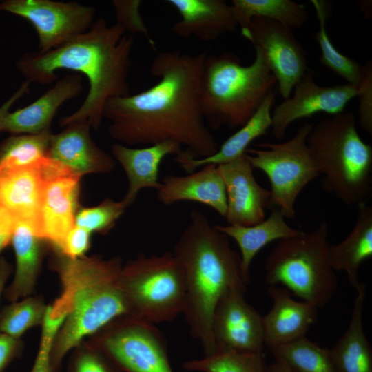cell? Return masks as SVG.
I'll list each match as a JSON object with an SVG mask.
<instances>
[{"instance_id": "cell-15", "label": "cell", "mask_w": 372, "mask_h": 372, "mask_svg": "<svg viewBox=\"0 0 372 372\" xmlns=\"http://www.w3.org/2000/svg\"><path fill=\"white\" fill-rule=\"evenodd\" d=\"M293 94L277 105L272 113L273 136L282 139L293 122L318 113L331 116L344 111L346 105L356 96L357 87L349 83L320 85L313 74L307 72L293 88Z\"/></svg>"}, {"instance_id": "cell-5", "label": "cell", "mask_w": 372, "mask_h": 372, "mask_svg": "<svg viewBox=\"0 0 372 372\" xmlns=\"http://www.w3.org/2000/svg\"><path fill=\"white\" fill-rule=\"evenodd\" d=\"M243 65L232 52L206 54L200 87V104L207 126L239 129L253 116L277 81L260 50Z\"/></svg>"}, {"instance_id": "cell-33", "label": "cell", "mask_w": 372, "mask_h": 372, "mask_svg": "<svg viewBox=\"0 0 372 372\" xmlns=\"http://www.w3.org/2000/svg\"><path fill=\"white\" fill-rule=\"evenodd\" d=\"M309 2L315 8L319 21V29L314 37L321 52L319 61L346 80L347 83L357 86L361 77L362 66L354 59L338 51L330 40L326 29L328 14L326 2L321 0H311Z\"/></svg>"}, {"instance_id": "cell-18", "label": "cell", "mask_w": 372, "mask_h": 372, "mask_svg": "<svg viewBox=\"0 0 372 372\" xmlns=\"http://www.w3.org/2000/svg\"><path fill=\"white\" fill-rule=\"evenodd\" d=\"M267 291L273 304L262 316L265 347L270 350L306 336L318 320V308L294 300L285 287L269 286Z\"/></svg>"}, {"instance_id": "cell-43", "label": "cell", "mask_w": 372, "mask_h": 372, "mask_svg": "<svg viewBox=\"0 0 372 372\" xmlns=\"http://www.w3.org/2000/svg\"><path fill=\"white\" fill-rule=\"evenodd\" d=\"M30 83L25 81L14 94L0 107V123L4 116L10 112L13 104L29 91Z\"/></svg>"}, {"instance_id": "cell-10", "label": "cell", "mask_w": 372, "mask_h": 372, "mask_svg": "<svg viewBox=\"0 0 372 372\" xmlns=\"http://www.w3.org/2000/svg\"><path fill=\"white\" fill-rule=\"evenodd\" d=\"M87 342L120 372H173L163 335L154 324L133 316L116 318Z\"/></svg>"}, {"instance_id": "cell-24", "label": "cell", "mask_w": 372, "mask_h": 372, "mask_svg": "<svg viewBox=\"0 0 372 372\" xmlns=\"http://www.w3.org/2000/svg\"><path fill=\"white\" fill-rule=\"evenodd\" d=\"M276 97V90L267 96L249 121L218 147L214 154L197 158L183 150L176 156V161L189 174L205 165L225 164L242 156L252 141L265 134L271 127V110Z\"/></svg>"}, {"instance_id": "cell-45", "label": "cell", "mask_w": 372, "mask_h": 372, "mask_svg": "<svg viewBox=\"0 0 372 372\" xmlns=\"http://www.w3.org/2000/svg\"><path fill=\"white\" fill-rule=\"evenodd\" d=\"M269 372H292L285 363L276 359L269 365Z\"/></svg>"}, {"instance_id": "cell-1", "label": "cell", "mask_w": 372, "mask_h": 372, "mask_svg": "<svg viewBox=\"0 0 372 372\" xmlns=\"http://www.w3.org/2000/svg\"><path fill=\"white\" fill-rule=\"evenodd\" d=\"M206 53L158 52L150 65L156 84L139 93L109 99L103 117L111 137L126 146L174 141L192 158L209 156L218 145L204 118L200 87Z\"/></svg>"}, {"instance_id": "cell-27", "label": "cell", "mask_w": 372, "mask_h": 372, "mask_svg": "<svg viewBox=\"0 0 372 372\" xmlns=\"http://www.w3.org/2000/svg\"><path fill=\"white\" fill-rule=\"evenodd\" d=\"M328 261L335 271H344L355 289L360 285L362 263L372 256V207L358 205L357 217L350 234L338 244L329 245Z\"/></svg>"}, {"instance_id": "cell-12", "label": "cell", "mask_w": 372, "mask_h": 372, "mask_svg": "<svg viewBox=\"0 0 372 372\" xmlns=\"http://www.w3.org/2000/svg\"><path fill=\"white\" fill-rule=\"evenodd\" d=\"M293 30L269 19H252L241 34L263 54L282 97L287 99L298 82L309 71L306 52Z\"/></svg>"}, {"instance_id": "cell-3", "label": "cell", "mask_w": 372, "mask_h": 372, "mask_svg": "<svg viewBox=\"0 0 372 372\" xmlns=\"http://www.w3.org/2000/svg\"><path fill=\"white\" fill-rule=\"evenodd\" d=\"M52 269L59 278L62 291L51 305L67 313L50 352L52 372H59L65 356L116 318L130 315L117 280L120 257L99 256L72 259L53 249Z\"/></svg>"}, {"instance_id": "cell-16", "label": "cell", "mask_w": 372, "mask_h": 372, "mask_svg": "<svg viewBox=\"0 0 372 372\" xmlns=\"http://www.w3.org/2000/svg\"><path fill=\"white\" fill-rule=\"evenodd\" d=\"M227 195V225L251 226L265 219L271 206V192L256 181L245 154L217 165Z\"/></svg>"}, {"instance_id": "cell-20", "label": "cell", "mask_w": 372, "mask_h": 372, "mask_svg": "<svg viewBox=\"0 0 372 372\" xmlns=\"http://www.w3.org/2000/svg\"><path fill=\"white\" fill-rule=\"evenodd\" d=\"M180 19L171 27L180 37L211 41L239 27L231 5L223 0H167Z\"/></svg>"}, {"instance_id": "cell-8", "label": "cell", "mask_w": 372, "mask_h": 372, "mask_svg": "<svg viewBox=\"0 0 372 372\" xmlns=\"http://www.w3.org/2000/svg\"><path fill=\"white\" fill-rule=\"evenodd\" d=\"M117 283L131 316L155 324L183 313L184 273L172 251L138 254L122 265Z\"/></svg>"}, {"instance_id": "cell-21", "label": "cell", "mask_w": 372, "mask_h": 372, "mask_svg": "<svg viewBox=\"0 0 372 372\" xmlns=\"http://www.w3.org/2000/svg\"><path fill=\"white\" fill-rule=\"evenodd\" d=\"M82 90L80 75L68 74L62 77L31 104L13 112H8L0 123V132L34 134L49 130L61 105L78 96Z\"/></svg>"}, {"instance_id": "cell-35", "label": "cell", "mask_w": 372, "mask_h": 372, "mask_svg": "<svg viewBox=\"0 0 372 372\" xmlns=\"http://www.w3.org/2000/svg\"><path fill=\"white\" fill-rule=\"evenodd\" d=\"M126 208L123 200L107 198L95 207L79 208L75 216V225L91 233L106 234L114 227Z\"/></svg>"}, {"instance_id": "cell-32", "label": "cell", "mask_w": 372, "mask_h": 372, "mask_svg": "<svg viewBox=\"0 0 372 372\" xmlns=\"http://www.w3.org/2000/svg\"><path fill=\"white\" fill-rule=\"evenodd\" d=\"M182 366L185 370L200 372H269L265 352L216 350Z\"/></svg>"}, {"instance_id": "cell-26", "label": "cell", "mask_w": 372, "mask_h": 372, "mask_svg": "<svg viewBox=\"0 0 372 372\" xmlns=\"http://www.w3.org/2000/svg\"><path fill=\"white\" fill-rule=\"evenodd\" d=\"M227 237L231 238L240 249L241 273L247 285L251 280L250 265L256 255L267 244L296 236L302 231L291 227L281 211L274 208L270 216L251 226L238 225H215Z\"/></svg>"}, {"instance_id": "cell-31", "label": "cell", "mask_w": 372, "mask_h": 372, "mask_svg": "<svg viewBox=\"0 0 372 372\" xmlns=\"http://www.w3.org/2000/svg\"><path fill=\"white\" fill-rule=\"evenodd\" d=\"M52 134L49 130L7 138L0 144V172L30 166L47 156Z\"/></svg>"}, {"instance_id": "cell-4", "label": "cell", "mask_w": 372, "mask_h": 372, "mask_svg": "<svg viewBox=\"0 0 372 372\" xmlns=\"http://www.w3.org/2000/svg\"><path fill=\"white\" fill-rule=\"evenodd\" d=\"M172 253L184 273L183 314L190 334L200 342L204 355H210L216 351L212 320L218 302L231 287L247 289L240 254L231 247L228 237L198 210L190 212Z\"/></svg>"}, {"instance_id": "cell-11", "label": "cell", "mask_w": 372, "mask_h": 372, "mask_svg": "<svg viewBox=\"0 0 372 372\" xmlns=\"http://www.w3.org/2000/svg\"><path fill=\"white\" fill-rule=\"evenodd\" d=\"M0 10L29 21L39 37L40 52L55 49L88 30L95 10L76 1L7 0Z\"/></svg>"}, {"instance_id": "cell-14", "label": "cell", "mask_w": 372, "mask_h": 372, "mask_svg": "<svg viewBox=\"0 0 372 372\" xmlns=\"http://www.w3.org/2000/svg\"><path fill=\"white\" fill-rule=\"evenodd\" d=\"M246 289H229L216 306L212 333L216 350L265 352L262 316L245 300Z\"/></svg>"}, {"instance_id": "cell-29", "label": "cell", "mask_w": 372, "mask_h": 372, "mask_svg": "<svg viewBox=\"0 0 372 372\" xmlns=\"http://www.w3.org/2000/svg\"><path fill=\"white\" fill-rule=\"evenodd\" d=\"M231 6L240 30L254 18L271 20L292 30L303 26L309 18L305 6L291 0H232Z\"/></svg>"}, {"instance_id": "cell-13", "label": "cell", "mask_w": 372, "mask_h": 372, "mask_svg": "<svg viewBox=\"0 0 372 372\" xmlns=\"http://www.w3.org/2000/svg\"><path fill=\"white\" fill-rule=\"evenodd\" d=\"M43 166L45 181L37 231L52 249L60 250L66 236L75 226L81 176L48 156Z\"/></svg>"}, {"instance_id": "cell-40", "label": "cell", "mask_w": 372, "mask_h": 372, "mask_svg": "<svg viewBox=\"0 0 372 372\" xmlns=\"http://www.w3.org/2000/svg\"><path fill=\"white\" fill-rule=\"evenodd\" d=\"M56 336V332L41 328L39 350L34 364L29 372H52L50 352Z\"/></svg>"}, {"instance_id": "cell-34", "label": "cell", "mask_w": 372, "mask_h": 372, "mask_svg": "<svg viewBox=\"0 0 372 372\" xmlns=\"http://www.w3.org/2000/svg\"><path fill=\"white\" fill-rule=\"evenodd\" d=\"M47 307L38 296L11 302L0 311V332L21 339L28 330L41 325Z\"/></svg>"}, {"instance_id": "cell-39", "label": "cell", "mask_w": 372, "mask_h": 372, "mask_svg": "<svg viewBox=\"0 0 372 372\" xmlns=\"http://www.w3.org/2000/svg\"><path fill=\"white\" fill-rule=\"evenodd\" d=\"M91 234L75 225L66 236L61 249L57 251L72 259L85 256L91 245Z\"/></svg>"}, {"instance_id": "cell-37", "label": "cell", "mask_w": 372, "mask_h": 372, "mask_svg": "<svg viewBox=\"0 0 372 372\" xmlns=\"http://www.w3.org/2000/svg\"><path fill=\"white\" fill-rule=\"evenodd\" d=\"M116 13V23L122 25L125 32L143 34L151 46L154 48L155 42L151 37L149 30L139 12L141 1H113Z\"/></svg>"}, {"instance_id": "cell-9", "label": "cell", "mask_w": 372, "mask_h": 372, "mask_svg": "<svg viewBox=\"0 0 372 372\" xmlns=\"http://www.w3.org/2000/svg\"><path fill=\"white\" fill-rule=\"evenodd\" d=\"M313 125L303 124L285 142L259 144V148H247L245 152L252 167L268 177L271 206L278 209L285 218L295 219L297 198L320 175L307 143Z\"/></svg>"}, {"instance_id": "cell-19", "label": "cell", "mask_w": 372, "mask_h": 372, "mask_svg": "<svg viewBox=\"0 0 372 372\" xmlns=\"http://www.w3.org/2000/svg\"><path fill=\"white\" fill-rule=\"evenodd\" d=\"M44 158L30 166L0 172V210L16 223H31L37 231L45 181Z\"/></svg>"}, {"instance_id": "cell-6", "label": "cell", "mask_w": 372, "mask_h": 372, "mask_svg": "<svg viewBox=\"0 0 372 372\" xmlns=\"http://www.w3.org/2000/svg\"><path fill=\"white\" fill-rule=\"evenodd\" d=\"M308 147L323 175V189L346 205L366 203L372 193V147L361 138L350 111L313 125Z\"/></svg>"}, {"instance_id": "cell-22", "label": "cell", "mask_w": 372, "mask_h": 372, "mask_svg": "<svg viewBox=\"0 0 372 372\" xmlns=\"http://www.w3.org/2000/svg\"><path fill=\"white\" fill-rule=\"evenodd\" d=\"M111 150L128 180L127 191L122 200L128 207L134 203L141 189L160 188L158 173L162 161L169 155L176 156L184 149L178 143L168 141L142 148L114 143Z\"/></svg>"}, {"instance_id": "cell-17", "label": "cell", "mask_w": 372, "mask_h": 372, "mask_svg": "<svg viewBox=\"0 0 372 372\" xmlns=\"http://www.w3.org/2000/svg\"><path fill=\"white\" fill-rule=\"evenodd\" d=\"M65 127L60 133L52 134L48 157L81 177L92 173H107L114 169V158L92 139V126L88 120L75 121Z\"/></svg>"}, {"instance_id": "cell-42", "label": "cell", "mask_w": 372, "mask_h": 372, "mask_svg": "<svg viewBox=\"0 0 372 372\" xmlns=\"http://www.w3.org/2000/svg\"><path fill=\"white\" fill-rule=\"evenodd\" d=\"M16 222L5 211L0 210V254L10 243Z\"/></svg>"}, {"instance_id": "cell-44", "label": "cell", "mask_w": 372, "mask_h": 372, "mask_svg": "<svg viewBox=\"0 0 372 372\" xmlns=\"http://www.w3.org/2000/svg\"><path fill=\"white\" fill-rule=\"evenodd\" d=\"M12 271L11 264L5 258L0 256V302L6 287V282Z\"/></svg>"}, {"instance_id": "cell-7", "label": "cell", "mask_w": 372, "mask_h": 372, "mask_svg": "<svg viewBox=\"0 0 372 372\" xmlns=\"http://www.w3.org/2000/svg\"><path fill=\"white\" fill-rule=\"evenodd\" d=\"M328 225L280 240L265 261V280L282 285L291 294L323 308L338 288L335 271L328 261Z\"/></svg>"}, {"instance_id": "cell-25", "label": "cell", "mask_w": 372, "mask_h": 372, "mask_svg": "<svg viewBox=\"0 0 372 372\" xmlns=\"http://www.w3.org/2000/svg\"><path fill=\"white\" fill-rule=\"evenodd\" d=\"M44 242L33 225L16 223L11 240L16 258L15 271L3 292L5 298L10 302L33 293L43 256Z\"/></svg>"}, {"instance_id": "cell-30", "label": "cell", "mask_w": 372, "mask_h": 372, "mask_svg": "<svg viewBox=\"0 0 372 372\" xmlns=\"http://www.w3.org/2000/svg\"><path fill=\"white\" fill-rule=\"evenodd\" d=\"M269 351L292 372H336L330 349L306 336Z\"/></svg>"}, {"instance_id": "cell-28", "label": "cell", "mask_w": 372, "mask_h": 372, "mask_svg": "<svg viewBox=\"0 0 372 372\" xmlns=\"http://www.w3.org/2000/svg\"><path fill=\"white\" fill-rule=\"evenodd\" d=\"M355 291L349 325L330 349L336 372H372V348L362 322L365 284L361 282Z\"/></svg>"}, {"instance_id": "cell-38", "label": "cell", "mask_w": 372, "mask_h": 372, "mask_svg": "<svg viewBox=\"0 0 372 372\" xmlns=\"http://www.w3.org/2000/svg\"><path fill=\"white\" fill-rule=\"evenodd\" d=\"M357 87L359 122L362 128L372 135V63L362 67L361 77Z\"/></svg>"}, {"instance_id": "cell-23", "label": "cell", "mask_w": 372, "mask_h": 372, "mask_svg": "<svg viewBox=\"0 0 372 372\" xmlns=\"http://www.w3.org/2000/svg\"><path fill=\"white\" fill-rule=\"evenodd\" d=\"M186 176L168 175L163 178L156 190L158 200L165 205L179 201L204 204L225 218L227 195L217 165H207Z\"/></svg>"}, {"instance_id": "cell-41", "label": "cell", "mask_w": 372, "mask_h": 372, "mask_svg": "<svg viewBox=\"0 0 372 372\" xmlns=\"http://www.w3.org/2000/svg\"><path fill=\"white\" fill-rule=\"evenodd\" d=\"M21 339L0 332V372H3L21 352Z\"/></svg>"}, {"instance_id": "cell-36", "label": "cell", "mask_w": 372, "mask_h": 372, "mask_svg": "<svg viewBox=\"0 0 372 372\" xmlns=\"http://www.w3.org/2000/svg\"><path fill=\"white\" fill-rule=\"evenodd\" d=\"M68 372H120L101 353L87 342L72 350Z\"/></svg>"}, {"instance_id": "cell-2", "label": "cell", "mask_w": 372, "mask_h": 372, "mask_svg": "<svg viewBox=\"0 0 372 372\" xmlns=\"http://www.w3.org/2000/svg\"><path fill=\"white\" fill-rule=\"evenodd\" d=\"M134 37L116 23L108 25L103 18L94 21L86 32L45 52H28L17 61L26 81L49 84L57 79L56 72L69 70L87 77L89 90L79 108L61 118L60 125L87 119L96 130L101 124L105 102L130 94L128 73Z\"/></svg>"}]
</instances>
